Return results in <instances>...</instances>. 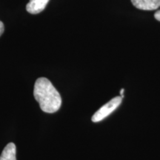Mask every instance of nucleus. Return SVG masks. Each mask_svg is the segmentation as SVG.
Instances as JSON below:
<instances>
[{
    "label": "nucleus",
    "instance_id": "nucleus-6",
    "mask_svg": "<svg viewBox=\"0 0 160 160\" xmlns=\"http://www.w3.org/2000/svg\"><path fill=\"white\" fill-rule=\"evenodd\" d=\"M4 31H5V26H4L2 22L0 21V37H1L2 34L3 33Z\"/></svg>",
    "mask_w": 160,
    "mask_h": 160
},
{
    "label": "nucleus",
    "instance_id": "nucleus-7",
    "mask_svg": "<svg viewBox=\"0 0 160 160\" xmlns=\"http://www.w3.org/2000/svg\"><path fill=\"white\" fill-rule=\"evenodd\" d=\"M154 17L156 18V19H157L158 21L160 22V11H158L156 12L154 14Z\"/></svg>",
    "mask_w": 160,
    "mask_h": 160
},
{
    "label": "nucleus",
    "instance_id": "nucleus-2",
    "mask_svg": "<svg viewBox=\"0 0 160 160\" xmlns=\"http://www.w3.org/2000/svg\"><path fill=\"white\" fill-rule=\"evenodd\" d=\"M122 98L121 97H116L113 99L110 100L108 102L100 108L93 115L91 119L92 122H98L103 120L105 117H107L111 113H113L119 107L120 104L122 103Z\"/></svg>",
    "mask_w": 160,
    "mask_h": 160
},
{
    "label": "nucleus",
    "instance_id": "nucleus-8",
    "mask_svg": "<svg viewBox=\"0 0 160 160\" xmlns=\"http://www.w3.org/2000/svg\"><path fill=\"white\" fill-rule=\"evenodd\" d=\"M124 91H125V89H124V88H122L121 90V91H120V95H121L122 98L124 97V93H123Z\"/></svg>",
    "mask_w": 160,
    "mask_h": 160
},
{
    "label": "nucleus",
    "instance_id": "nucleus-3",
    "mask_svg": "<svg viewBox=\"0 0 160 160\" xmlns=\"http://www.w3.org/2000/svg\"><path fill=\"white\" fill-rule=\"evenodd\" d=\"M131 2L138 9L153 11L160 7V0H131Z\"/></svg>",
    "mask_w": 160,
    "mask_h": 160
},
{
    "label": "nucleus",
    "instance_id": "nucleus-1",
    "mask_svg": "<svg viewBox=\"0 0 160 160\" xmlns=\"http://www.w3.org/2000/svg\"><path fill=\"white\" fill-rule=\"evenodd\" d=\"M33 96L40 108L45 113H55L61 107V96L47 78L41 77L36 81Z\"/></svg>",
    "mask_w": 160,
    "mask_h": 160
},
{
    "label": "nucleus",
    "instance_id": "nucleus-4",
    "mask_svg": "<svg viewBox=\"0 0 160 160\" xmlns=\"http://www.w3.org/2000/svg\"><path fill=\"white\" fill-rule=\"evenodd\" d=\"M49 0H30L26 5V10L31 14L41 13L45 8Z\"/></svg>",
    "mask_w": 160,
    "mask_h": 160
},
{
    "label": "nucleus",
    "instance_id": "nucleus-5",
    "mask_svg": "<svg viewBox=\"0 0 160 160\" xmlns=\"http://www.w3.org/2000/svg\"><path fill=\"white\" fill-rule=\"evenodd\" d=\"M17 148L13 142L8 144L2 153L0 160H17L16 159Z\"/></svg>",
    "mask_w": 160,
    "mask_h": 160
}]
</instances>
